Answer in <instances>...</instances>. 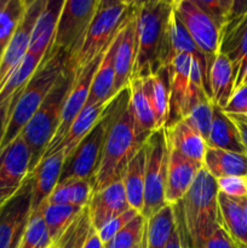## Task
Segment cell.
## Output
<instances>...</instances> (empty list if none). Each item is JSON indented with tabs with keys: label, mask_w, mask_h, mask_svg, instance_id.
<instances>
[{
	"label": "cell",
	"mask_w": 247,
	"mask_h": 248,
	"mask_svg": "<svg viewBox=\"0 0 247 248\" xmlns=\"http://www.w3.org/2000/svg\"><path fill=\"white\" fill-rule=\"evenodd\" d=\"M165 128L170 147L183 156L202 165L207 143L185 120L181 119Z\"/></svg>",
	"instance_id": "obj_25"
},
{
	"label": "cell",
	"mask_w": 247,
	"mask_h": 248,
	"mask_svg": "<svg viewBox=\"0 0 247 248\" xmlns=\"http://www.w3.org/2000/svg\"><path fill=\"white\" fill-rule=\"evenodd\" d=\"M219 52L232 63L236 90L247 68V1L234 2L232 17L222 31Z\"/></svg>",
	"instance_id": "obj_14"
},
{
	"label": "cell",
	"mask_w": 247,
	"mask_h": 248,
	"mask_svg": "<svg viewBox=\"0 0 247 248\" xmlns=\"http://www.w3.org/2000/svg\"><path fill=\"white\" fill-rule=\"evenodd\" d=\"M137 215H139V212H137V211L133 210V208H130V210L126 211L125 213L118 216V217H115L114 219H111L110 222L107 223L104 227H102L101 229L97 232L99 237H101L102 242L106 245L107 242L110 241V240L113 239L125 225H127Z\"/></svg>",
	"instance_id": "obj_43"
},
{
	"label": "cell",
	"mask_w": 247,
	"mask_h": 248,
	"mask_svg": "<svg viewBox=\"0 0 247 248\" xmlns=\"http://www.w3.org/2000/svg\"><path fill=\"white\" fill-rule=\"evenodd\" d=\"M26 7L27 0H0V58L14 36Z\"/></svg>",
	"instance_id": "obj_38"
},
{
	"label": "cell",
	"mask_w": 247,
	"mask_h": 248,
	"mask_svg": "<svg viewBox=\"0 0 247 248\" xmlns=\"http://www.w3.org/2000/svg\"><path fill=\"white\" fill-rule=\"evenodd\" d=\"M93 195V186L89 179L70 178L58 182L45 202L86 207Z\"/></svg>",
	"instance_id": "obj_34"
},
{
	"label": "cell",
	"mask_w": 247,
	"mask_h": 248,
	"mask_svg": "<svg viewBox=\"0 0 247 248\" xmlns=\"http://www.w3.org/2000/svg\"><path fill=\"white\" fill-rule=\"evenodd\" d=\"M130 208L121 179L113 182L101 190L94 191L87 205L90 220L97 232Z\"/></svg>",
	"instance_id": "obj_16"
},
{
	"label": "cell",
	"mask_w": 247,
	"mask_h": 248,
	"mask_svg": "<svg viewBox=\"0 0 247 248\" xmlns=\"http://www.w3.org/2000/svg\"><path fill=\"white\" fill-rule=\"evenodd\" d=\"M173 11L183 23L200 52L205 56L208 68L219 53L222 31L216 22L196 4L195 0L172 1Z\"/></svg>",
	"instance_id": "obj_10"
},
{
	"label": "cell",
	"mask_w": 247,
	"mask_h": 248,
	"mask_svg": "<svg viewBox=\"0 0 247 248\" xmlns=\"http://www.w3.org/2000/svg\"><path fill=\"white\" fill-rule=\"evenodd\" d=\"M45 1L46 0L27 1L23 17L0 58V91L28 53L31 31L39 15L45 6Z\"/></svg>",
	"instance_id": "obj_13"
},
{
	"label": "cell",
	"mask_w": 247,
	"mask_h": 248,
	"mask_svg": "<svg viewBox=\"0 0 247 248\" xmlns=\"http://www.w3.org/2000/svg\"><path fill=\"white\" fill-rule=\"evenodd\" d=\"M219 224L237 247H247V216L237 199L218 194Z\"/></svg>",
	"instance_id": "obj_30"
},
{
	"label": "cell",
	"mask_w": 247,
	"mask_h": 248,
	"mask_svg": "<svg viewBox=\"0 0 247 248\" xmlns=\"http://www.w3.org/2000/svg\"><path fill=\"white\" fill-rule=\"evenodd\" d=\"M206 143L210 148L247 154L234 121L217 106L213 107L212 124Z\"/></svg>",
	"instance_id": "obj_29"
},
{
	"label": "cell",
	"mask_w": 247,
	"mask_h": 248,
	"mask_svg": "<svg viewBox=\"0 0 247 248\" xmlns=\"http://www.w3.org/2000/svg\"><path fill=\"white\" fill-rule=\"evenodd\" d=\"M84 208L85 207H77V206L72 205H57V203L47 202H44L39 207L53 244L60 239L61 235L67 230V228L77 219V217Z\"/></svg>",
	"instance_id": "obj_36"
},
{
	"label": "cell",
	"mask_w": 247,
	"mask_h": 248,
	"mask_svg": "<svg viewBox=\"0 0 247 248\" xmlns=\"http://www.w3.org/2000/svg\"><path fill=\"white\" fill-rule=\"evenodd\" d=\"M195 57L184 53L176 55L170 63V118L167 126L181 120L190 89L191 63ZM166 126V127H167Z\"/></svg>",
	"instance_id": "obj_20"
},
{
	"label": "cell",
	"mask_w": 247,
	"mask_h": 248,
	"mask_svg": "<svg viewBox=\"0 0 247 248\" xmlns=\"http://www.w3.org/2000/svg\"><path fill=\"white\" fill-rule=\"evenodd\" d=\"M195 1L223 31L232 15L234 0H195Z\"/></svg>",
	"instance_id": "obj_42"
},
{
	"label": "cell",
	"mask_w": 247,
	"mask_h": 248,
	"mask_svg": "<svg viewBox=\"0 0 247 248\" xmlns=\"http://www.w3.org/2000/svg\"><path fill=\"white\" fill-rule=\"evenodd\" d=\"M128 107L135 119L137 130L143 137L148 138L156 127V118L145 87L144 79L132 78L128 82Z\"/></svg>",
	"instance_id": "obj_26"
},
{
	"label": "cell",
	"mask_w": 247,
	"mask_h": 248,
	"mask_svg": "<svg viewBox=\"0 0 247 248\" xmlns=\"http://www.w3.org/2000/svg\"><path fill=\"white\" fill-rule=\"evenodd\" d=\"M92 224L87 206L80 212L77 219L67 228L60 239L53 244V248H81L87 239Z\"/></svg>",
	"instance_id": "obj_41"
},
{
	"label": "cell",
	"mask_w": 247,
	"mask_h": 248,
	"mask_svg": "<svg viewBox=\"0 0 247 248\" xmlns=\"http://www.w3.org/2000/svg\"><path fill=\"white\" fill-rule=\"evenodd\" d=\"M43 60L35 56L27 53L26 57L17 67L14 74L9 78L6 84L0 91V140H1L4 131L6 128L7 123L12 115L15 107L18 102L19 97L23 93L27 84L31 78L41 64Z\"/></svg>",
	"instance_id": "obj_19"
},
{
	"label": "cell",
	"mask_w": 247,
	"mask_h": 248,
	"mask_svg": "<svg viewBox=\"0 0 247 248\" xmlns=\"http://www.w3.org/2000/svg\"><path fill=\"white\" fill-rule=\"evenodd\" d=\"M51 248H53V246H52V247H51Z\"/></svg>",
	"instance_id": "obj_54"
},
{
	"label": "cell",
	"mask_w": 247,
	"mask_h": 248,
	"mask_svg": "<svg viewBox=\"0 0 247 248\" xmlns=\"http://www.w3.org/2000/svg\"><path fill=\"white\" fill-rule=\"evenodd\" d=\"M217 179L201 169L188 193L176 206L188 239V246L201 248L219 227Z\"/></svg>",
	"instance_id": "obj_3"
},
{
	"label": "cell",
	"mask_w": 247,
	"mask_h": 248,
	"mask_svg": "<svg viewBox=\"0 0 247 248\" xmlns=\"http://www.w3.org/2000/svg\"><path fill=\"white\" fill-rule=\"evenodd\" d=\"M222 110L228 115L247 116V86L235 90L227 107Z\"/></svg>",
	"instance_id": "obj_45"
},
{
	"label": "cell",
	"mask_w": 247,
	"mask_h": 248,
	"mask_svg": "<svg viewBox=\"0 0 247 248\" xmlns=\"http://www.w3.org/2000/svg\"><path fill=\"white\" fill-rule=\"evenodd\" d=\"M64 70L65 56L51 47L27 84L23 93L21 94L12 111L4 135L0 140V150L6 148L12 140L18 137L24 126L40 108L46 96L50 93Z\"/></svg>",
	"instance_id": "obj_4"
},
{
	"label": "cell",
	"mask_w": 247,
	"mask_h": 248,
	"mask_svg": "<svg viewBox=\"0 0 247 248\" xmlns=\"http://www.w3.org/2000/svg\"><path fill=\"white\" fill-rule=\"evenodd\" d=\"M128 87L113 98V119L107 132L98 167L91 181L93 193L121 179L127 162L147 140L138 132L128 107Z\"/></svg>",
	"instance_id": "obj_2"
},
{
	"label": "cell",
	"mask_w": 247,
	"mask_h": 248,
	"mask_svg": "<svg viewBox=\"0 0 247 248\" xmlns=\"http://www.w3.org/2000/svg\"><path fill=\"white\" fill-rule=\"evenodd\" d=\"M106 50L101 55L97 56L81 72L74 75V82H73L72 89H70L69 93H68L67 98H65L64 106H63L62 109V114H61L60 125H58L57 131H56L51 143L48 144L45 154H44V157L53 154L57 150V148L62 143L63 138H64L67 131L69 130L73 121L77 119V116L81 113V110L86 106L87 101H89L90 91H91V85L92 81H93L94 74H96V70L98 68L99 62H101Z\"/></svg>",
	"instance_id": "obj_12"
},
{
	"label": "cell",
	"mask_w": 247,
	"mask_h": 248,
	"mask_svg": "<svg viewBox=\"0 0 247 248\" xmlns=\"http://www.w3.org/2000/svg\"><path fill=\"white\" fill-rule=\"evenodd\" d=\"M64 0H46L43 11L39 15L33 31H31V43H29L28 53L44 60L50 48L52 47L55 39L56 27L62 11Z\"/></svg>",
	"instance_id": "obj_22"
},
{
	"label": "cell",
	"mask_w": 247,
	"mask_h": 248,
	"mask_svg": "<svg viewBox=\"0 0 247 248\" xmlns=\"http://www.w3.org/2000/svg\"><path fill=\"white\" fill-rule=\"evenodd\" d=\"M234 67L229 58L223 53H218L213 61L210 70V94L211 101L215 106L224 109L235 91Z\"/></svg>",
	"instance_id": "obj_28"
},
{
	"label": "cell",
	"mask_w": 247,
	"mask_h": 248,
	"mask_svg": "<svg viewBox=\"0 0 247 248\" xmlns=\"http://www.w3.org/2000/svg\"><path fill=\"white\" fill-rule=\"evenodd\" d=\"M237 200L240 201V203H241V205H242V207H244L245 212H246V216H247V196H246V198L237 199Z\"/></svg>",
	"instance_id": "obj_51"
},
{
	"label": "cell",
	"mask_w": 247,
	"mask_h": 248,
	"mask_svg": "<svg viewBox=\"0 0 247 248\" xmlns=\"http://www.w3.org/2000/svg\"><path fill=\"white\" fill-rule=\"evenodd\" d=\"M31 179L0 210V248H18L31 215Z\"/></svg>",
	"instance_id": "obj_15"
},
{
	"label": "cell",
	"mask_w": 247,
	"mask_h": 248,
	"mask_svg": "<svg viewBox=\"0 0 247 248\" xmlns=\"http://www.w3.org/2000/svg\"><path fill=\"white\" fill-rule=\"evenodd\" d=\"M101 0H64L52 48L72 58L84 43L90 24L96 15Z\"/></svg>",
	"instance_id": "obj_8"
},
{
	"label": "cell",
	"mask_w": 247,
	"mask_h": 248,
	"mask_svg": "<svg viewBox=\"0 0 247 248\" xmlns=\"http://www.w3.org/2000/svg\"><path fill=\"white\" fill-rule=\"evenodd\" d=\"M239 118H241L242 120H245L247 123V116H239Z\"/></svg>",
	"instance_id": "obj_52"
},
{
	"label": "cell",
	"mask_w": 247,
	"mask_h": 248,
	"mask_svg": "<svg viewBox=\"0 0 247 248\" xmlns=\"http://www.w3.org/2000/svg\"><path fill=\"white\" fill-rule=\"evenodd\" d=\"M170 40H171V57H173L179 53H184V55H189L195 57L199 62L201 63L203 68V72L206 74V79H207L208 89H210V68H208L207 61H206L205 56L200 52L198 46L191 39L190 34L185 29L177 15L172 14L171 18V26H170ZM172 62V61H171ZM211 96V94H210Z\"/></svg>",
	"instance_id": "obj_37"
},
{
	"label": "cell",
	"mask_w": 247,
	"mask_h": 248,
	"mask_svg": "<svg viewBox=\"0 0 247 248\" xmlns=\"http://www.w3.org/2000/svg\"><path fill=\"white\" fill-rule=\"evenodd\" d=\"M145 87L154 109L157 130L167 126L170 118V75L169 68L144 79Z\"/></svg>",
	"instance_id": "obj_35"
},
{
	"label": "cell",
	"mask_w": 247,
	"mask_h": 248,
	"mask_svg": "<svg viewBox=\"0 0 247 248\" xmlns=\"http://www.w3.org/2000/svg\"><path fill=\"white\" fill-rule=\"evenodd\" d=\"M64 161V153L62 149H60L53 154L44 157L31 174V210L33 211L40 207L47 200L58 182L61 181Z\"/></svg>",
	"instance_id": "obj_21"
},
{
	"label": "cell",
	"mask_w": 247,
	"mask_h": 248,
	"mask_svg": "<svg viewBox=\"0 0 247 248\" xmlns=\"http://www.w3.org/2000/svg\"><path fill=\"white\" fill-rule=\"evenodd\" d=\"M144 172L145 145L143 144L127 162L121 177L128 205L140 215L144 206Z\"/></svg>",
	"instance_id": "obj_31"
},
{
	"label": "cell",
	"mask_w": 247,
	"mask_h": 248,
	"mask_svg": "<svg viewBox=\"0 0 247 248\" xmlns=\"http://www.w3.org/2000/svg\"><path fill=\"white\" fill-rule=\"evenodd\" d=\"M176 207V206H174ZM176 216H177V225L176 230L172 234L171 239H170L169 244H167L166 248H188V239H186L185 232L182 225L181 218H179L178 211L176 208Z\"/></svg>",
	"instance_id": "obj_47"
},
{
	"label": "cell",
	"mask_w": 247,
	"mask_h": 248,
	"mask_svg": "<svg viewBox=\"0 0 247 248\" xmlns=\"http://www.w3.org/2000/svg\"><path fill=\"white\" fill-rule=\"evenodd\" d=\"M201 248H237L227 232L222 227H218L213 234L203 242Z\"/></svg>",
	"instance_id": "obj_46"
},
{
	"label": "cell",
	"mask_w": 247,
	"mask_h": 248,
	"mask_svg": "<svg viewBox=\"0 0 247 248\" xmlns=\"http://www.w3.org/2000/svg\"><path fill=\"white\" fill-rule=\"evenodd\" d=\"M73 82H74V75L65 69L50 93L46 96L40 108L31 116V120L19 133L31 150V173L44 157L48 144L57 131L63 106L72 89Z\"/></svg>",
	"instance_id": "obj_5"
},
{
	"label": "cell",
	"mask_w": 247,
	"mask_h": 248,
	"mask_svg": "<svg viewBox=\"0 0 247 248\" xmlns=\"http://www.w3.org/2000/svg\"><path fill=\"white\" fill-rule=\"evenodd\" d=\"M219 193L232 199H242L247 196V178L244 177H223L217 179Z\"/></svg>",
	"instance_id": "obj_44"
},
{
	"label": "cell",
	"mask_w": 247,
	"mask_h": 248,
	"mask_svg": "<svg viewBox=\"0 0 247 248\" xmlns=\"http://www.w3.org/2000/svg\"><path fill=\"white\" fill-rule=\"evenodd\" d=\"M131 6L132 1L101 0L81 47L72 58L65 60V69L77 75L101 55L126 21Z\"/></svg>",
	"instance_id": "obj_6"
},
{
	"label": "cell",
	"mask_w": 247,
	"mask_h": 248,
	"mask_svg": "<svg viewBox=\"0 0 247 248\" xmlns=\"http://www.w3.org/2000/svg\"><path fill=\"white\" fill-rule=\"evenodd\" d=\"M125 23V22H124ZM124 26V24H123ZM123 26L115 34L107 47L91 85L89 101L86 106L97 103H108L114 98V79H115V52L123 33Z\"/></svg>",
	"instance_id": "obj_23"
},
{
	"label": "cell",
	"mask_w": 247,
	"mask_h": 248,
	"mask_svg": "<svg viewBox=\"0 0 247 248\" xmlns=\"http://www.w3.org/2000/svg\"><path fill=\"white\" fill-rule=\"evenodd\" d=\"M114 114V102L111 99L101 120L91 130V132L79 143L77 148L73 150L72 154L65 159L64 166H63L61 181L70 178H81L92 181L98 167L99 160H101L102 150L104 147L107 132H108L109 125L113 119ZM60 181V182H61Z\"/></svg>",
	"instance_id": "obj_9"
},
{
	"label": "cell",
	"mask_w": 247,
	"mask_h": 248,
	"mask_svg": "<svg viewBox=\"0 0 247 248\" xmlns=\"http://www.w3.org/2000/svg\"><path fill=\"white\" fill-rule=\"evenodd\" d=\"M145 172H144V206L142 216L148 219L166 206L167 160H169V142L166 128L154 131L144 143Z\"/></svg>",
	"instance_id": "obj_7"
},
{
	"label": "cell",
	"mask_w": 247,
	"mask_h": 248,
	"mask_svg": "<svg viewBox=\"0 0 247 248\" xmlns=\"http://www.w3.org/2000/svg\"><path fill=\"white\" fill-rule=\"evenodd\" d=\"M188 248H191V247H189V246H188Z\"/></svg>",
	"instance_id": "obj_53"
},
{
	"label": "cell",
	"mask_w": 247,
	"mask_h": 248,
	"mask_svg": "<svg viewBox=\"0 0 247 248\" xmlns=\"http://www.w3.org/2000/svg\"><path fill=\"white\" fill-rule=\"evenodd\" d=\"M31 154L21 136L0 150V210L21 191L29 179Z\"/></svg>",
	"instance_id": "obj_11"
},
{
	"label": "cell",
	"mask_w": 247,
	"mask_h": 248,
	"mask_svg": "<svg viewBox=\"0 0 247 248\" xmlns=\"http://www.w3.org/2000/svg\"><path fill=\"white\" fill-rule=\"evenodd\" d=\"M133 10L137 56L132 78L147 79L169 67L172 61L170 26L173 5L166 0L133 1Z\"/></svg>",
	"instance_id": "obj_1"
},
{
	"label": "cell",
	"mask_w": 247,
	"mask_h": 248,
	"mask_svg": "<svg viewBox=\"0 0 247 248\" xmlns=\"http://www.w3.org/2000/svg\"><path fill=\"white\" fill-rule=\"evenodd\" d=\"M202 167L216 179L223 177L247 178V154L207 147Z\"/></svg>",
	"instance_id": "obj_27"
},
{
	"label": "cell",
	"mask_w": 247,
	"mask_h": 248,
	"mask_svg": "<svg viewBox=\"0 0 247 248\" xmlns=\"http://www.w3.org/2000/svg\"><path fill=\"white\" fill-rule=\"evenodd\" d=\"M145 228L147 219L139 213L107 242L104 248H143Z\"/></svg>",
	"instance_id": "obj_39"
},
{
	"label": "cell",
	"mask_w": 247,
	"mask_h": 248,
	"mask_svg": "<svg viewBox=\"0 0 247 248\" xmlns=\"http://www.w3.org/2000/svg\"><path fill=\"white\" fill-rule=\"evenodd\" d=\"M52 246L53 242L48 234L41 211L39 208L31 211L18 248H51Z\"/></svg>",
	"instance_id": "obj_40"
},
{
	"label": "cell",
	"mask_w": 247,
	"mask_h": 248,
	"mask_svg": "<svg viewBox=\"0 0 247 248\" xmlns=\"http://www.w3.org/2000/svg\"><path fill=\"white\" fill-rule=\"evenodd\" d=\"M232 118V120L234 121L235 126L237 127V131L240 133V138H241L242 145H244L245 150L247 153V123L245 120H242L241 118L235 115H229Z\"/></svg>",
	"instance_id": "obj_49"
},
{
	"label": "cell",
	"mask_w": 247,
	"mask_h": 248,
	"mask_svg": "<svg viewBox=\"0 0 247 248\" xmlns=\"http://www.w3.org/2000/svg\"><path fill=\"white\" fill-rule=\"evenodd\" d=\"M81 248H104V244L102 242L98 232H97V230L93 227L90 230L89 235H87V239L85 240Z\"/></svg>",
	"instance_id": "obj_48"
},
{
	"label": "cell",
	"mask_w": 247,
	"mask_h": 248,
	"mask_svg": "<svg viewBox=\"0 0 247 248\" xmlns=\"http://www.w3.org/2000/svg\"><path fill=\"white\" fill-rule=\"evenodd\" d=\"M108 103H97L85 106V108L82 109L81 113H80L79 115L77 116V119L73 121L69 130L67 131L64 138H63L62 143H61L60 147L57 148V150H63L65 159L72 154L73 150L79 145V143L81 142V140L91 132L92 128L98 124V121L101 120L102 115H103L104 113V109L107 108V104ZM57 150H56V152H57Z\"/></svg>",
	"instance_id": "obj_32"
},
{
	"label": "cell",
	"mask_w": 247,
	"mask_h": 248,
	"mask_svg": "<svg viewBox=\"0 0 247 248\" xmlns=\"http://www.w3.org/2000/svg\"><path fill=\"white\" fill-rule=\"evenodd\" d=\"M213 107L205 90L190 81L182 119L185 120L207 142L213 118Z\"/></svg>",
	"instance_id": "obj_24"
},
{
	"label": "cell",
	"mask_w": 247,
	"mask_h": 248,
	"mask_svg": "<svg viewBox=\"0 0 247 248\" xmlns=\"http://www.w3.org/2000/svg\"><path fill=\"white\" fill-rule=\"evenodd\" d=\"M201 169L202 165L183 156L169 145L166 189H165L166 205H177L184 198Z\"/></svg>",
	"instance_id": "obj_17"
},
{
	"label": "cell",
	"mask_w": 247,
	"mask_h": 248,
	"mask_svg": "<svg viewBox=\"0 0 247 248\" xmlns=\"http://www.w3.org/2000/svg\"><path fill=\"white\" fill-rule=\"evenodd\" d=\"M137 56V31L133 1L128 16L123 26V33L115 52V79H114V97L123 90L127 89L132 78Z\"/></svg>",
	"instance_id": "obj_18"
},
{
	"label": "cell",
	"mask_w": 247,
	"mask_h": 248,
	"mask_svg": "<svg viewBox=\"0 0 247 248\" xmlns=\"http://www.w3.org/2000/svg\"><path fill=\"white\" fill-rule=\"evenodd\" d=\"M245 86H247V68H246V70H245V74H244V77H242L241 82H240V85L237 86V89H240V87H245Z\"/></svg>",
	"instance_id": "obj_50"
},
{
	"label": "cell",
	"mask_w": 247,
	"mask_h": 248,
	"mask_svg": "<svg viewBox=\"0 0 247 248\" xmlns=\"http://www.w3.org/2000/svg\"><path fill=\"white\" fill-rule=\"evenodd\" d=\"M176 225V207L166 205L147 219L143 248H166Z\"/></svg>",
	"instance_id": "obj_33"
}]
</instances>
